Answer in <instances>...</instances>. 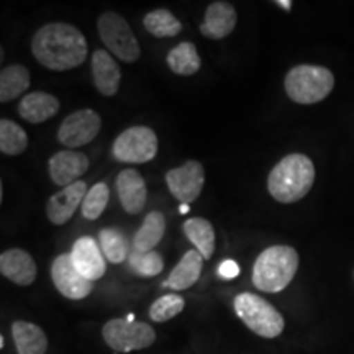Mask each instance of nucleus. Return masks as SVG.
<instances>
[{"label": "nucleus", "mask_w": 354, "mask_h": 354, "mask_svg": "<svg viewBox=\"0 0 354 354\" xmlns=\"http://www.w3.org/2000/svg\"><path fill=\"white\" fill-rule=\"evenodd\" d=\"M88 169V158L79 151H59L48 162L51 180L59 187L77 183L79 177Z\"/></svg>", "instance_id": "14"}, {"label": "nucleus", "mask_w": 354, "mask_h": 354, "mask_svg": "<svg viewBox=\"0 0 354 354\" xmlns=\"http://www.w3.org/2000/svg\"><path fill=\"white\" fill-rule=\"evenodd\" d=\"M110 198L109 185L104 183L95 184L94 187L88 189L86 198H84L81 205V214L87 220H97L104 214L105 207H107Z\"/></svg>", "instance_id": "31"}, {"label": "nucleus", "mask_w": 354, "mask_h": 354, "mask_svg": "<svg viewBox=\"0 0 354 354\" xmlns=\"http://www.w3.org/2000/svg\"><path fill=\"white\" fill-rule=\"evenodd\" d=\"M286 94L295 104H318L331 94L335 87V76L328 68L315 64H299L287 73Z\"/></svg>", "instance_id": "4"}, {"label": "nucleus", "mask_w": 354, "mask_h": 354, "mask_svg": "<svg viewBox=\"0 0 354 354\" xmlns=\"http://www.w3.org/2000/svg\"><path fill=\"white\" fill-rule=\"evenodd\" d=\"M238 21V13L228 2H214L207 7L205 19L201 25L203 37L210 39H223L233 32Z\"/></svg>", "instance_id": "17"}, {"label": "nucleus", "mask_w": 354, "mask_h": 354, "mask_svg": "<svg viewBox=\"0 0 354 354\" xmlns=\"http://www.w3.org/2000/svg\"><path fill=\"white\" fill-rule=\"evenodd\" d=\"M233 307L240 320L261 338H277L286 328L281 312L268 300L251 292L238 294L233 300Z\"/></svg>", "instance_id": "5"}, {"label": "nucleus", "mask_w": 354, "mask_h": 354, "mask_svg": "<svg viewBox=\"0 0 354 354\" xmlns=\"http://www.w3.org/2000/svg\"><path fill=\"white\" fill-rule=\"evenodd\" d=\"M92 77H94L95 88L102 95L112 97L118 92L122 71L109 51L97 50L92 55Z\"/></svg>", "instance_id": "18"}, {"label": "nucleus", "mask_w": 354, "mask_h": 354, "mask_svg": "<svg viewBox=\"0 0 354 354\" xmlns=\"http://www.w3.org/2000/svg\"><path fill=\"white\" fill-rule=\"evenodd\" d=\"M28 148V136L15 122L0 120V151L7 156H19Z\"/></svg>", "instance_id": "27"}, {"label": "nucleus", "mask_w": 354, "mask_h": 354, "mask_svg": "<svg viewBox=\"0 0 354 354\" xmlns=\"http://www.w3.org/2000/svg\"><path fill=\"white\" fill-rule=\"evenodd\" d=\"M59 99L55 95L46 94V92H32L26 94L19 104V113L24 120L38 125L59 112Z\"/></svg>", "instance_id": "19"}, {"label": "nucleus", "mask_w": 354, "mask_h": 354, "mask_svg": "<svg viewBox=\"0 0 354 354\" xmlns=\"http://www.w3.org/2000/svg\"><path fill=\"white\" fill-rule=\"evenodd\" d=\"M30 87V73L25 66L10 64L0 73V102H10Z\"/></svg>", "instance_id": "25"}, {"label": "nucleus", "mask_w": 354, "mask_h": 354, "mask_svg": "<svg viewBox=\"0 0 354 354\" xmlns=\"http://www.w3.org/2000/svg\"><path fill=\"white\" fill-rule=\"evenodd\" d=\"M315 183V166L302 153L282 158L268 177V190L281 203H294L304 198Z\"/></svg>", "instance_id": "2"}, {"label": "nucleus", "mask_w": 354, "mask_h": 354, "mask_svg": "<svg viewBox=\"0 0 354 354\" xmlns=\"http://www.w3.org/2000/svg\"><path fill=\"white\" fill-rule=\"evenodd\" d=\"M51 279L56 290L66 299L82 300L94 289V282L84 277L74 266L71 254H59L53 261Z\"/></svg>", "instance_id": "10"}, {"label": "nucleus", "mask_w": 354, "mask_h": 354, "mask_svg": "<svg viewBox=\"0 0 354 354\" xmlns=\"http://www.w3.org/2000/svg\"><path fill=\"white\" fill-rule=\"evenodd\" d=\"M166 184L180 205H190L201 196L205 184V171L198 161H187L166 174Z\"/></svg>", "instance_id": "11"}, {"label": "nucleus", "mask_w": 354, "mask_h": 354, "mask_svg": "<svg viewBox=\"0 0 354 354\" xmlns=\"http://www.w3.org/2000/svg\"><path fill=\"white\" fill-rule=\"evenodd\" d=\"M0 272L13 284L25 287L33 284L38 269L32 254L20 248H13L0 254Z\"/></svg>", "instance_id": "15"}, {"label": "nucleus", "mask_w": 354, "mask_h": 354, "mask_svg": "<svg viewBox=\"0 0 354 354\" xmlns=\"http://www.w3.org/2000/svg\"><path fill=\"white\" fill-rule=\"evenodd\" d=\"M102 120L94 110H77L64 118L57 130V140L68 148H79L91 143L99 135Z\"/></svg>", "instance_id": "9"}, {"label": "nucleus", "mask_w": 354, "mask_h": 354, "mask_svg": "<svg viewBox=\"0 0 354 354\" xmlns=\"http://www.w3.org/2000/svg\"><path fill=\"white\" fill-rule=\"evenodd\" d=\"M71 259H73L77 271L92 282L104 277L105 271H107L105 256L99 250V245H97L94 238L91 236H82L74 243L73 251H71Z\"/></svg>", "instance_id": "13"}, {"label": "nucleus", "mask_w": 354, "mask_h": 354, "mask_svg": "<svg viewBox=\"0 0 354 354\" xmlns=\"http://www.w3.org/2000/svg\"><path fill=\"white\" fill-rule=\"evenodd\" d=\"M128 266L136 276L141 277H154L158 274H161L165 269V261H162L161 254L156 251L151 253H138V251H133L128 256Z\"/></svg>", "instance_id": "30"}, {"label": "nucleus", "mask_w": 354, "mask_h": 354, "mask_svg": "<svg viewBox=\"0 0 354 354\" xmlns=\"http://www.w3.org/2000/svg\"><path fill=\"white\" fill-rule=\"evenodd\" d=\"M166 220L161 212H149L133 238V246L138 253H151L153 248L165 236Z\"/></svg>", "instance_id": "22"}, {"label": "nucleus", "mask_w": 354, "mask_h": 354, "mask_svg": "<svg viewBox=\"0 0 354 354\" xmlns=\"http://www.w3.org/2000/svg\"><path fill=\"white\" fill-rule=\"evenodd\" d=\"M277 6H281V7H284L286 10H290V7H292V2L290 0H286V2H282V0H279V2H276Z\"/></svg>", "instance_id": "33"}, {"label": "nucleus", "mask_w": 354, "mask_h": 354, "mask_svg": "<svg viewBox=\"0 0 354 354\" xmlns=\"http://www.w3.org/2000/svg\"><path fill=\"white\" fill-rule=\"evenodd\" d=\"M100 39L107 50L122 59L123 63H135L140 57V44L135 33L122 15L115 12H105L97 20Z\"/></svg>", "instance_id": "7"}, {"label": "nucleus", "mask_w": 354, "mask_h": 354, "mask_svg": "<svg viewBox=\"0 0 354 354\" xmlns=\"http://www.w3.org/2000/svg\"><path fill=\"white\" fill-rule=\"evenodd\" d=\"M104 342L115 353H130L149 348L156 342V331L145 322L113 318L102 328Z\"/></svg>", "instance_id": "6"}, {"label": "nucleus", "mask_w": 354, "mask_h": 354, "mask_svg": "<svg viewBox=\"0 0 354 354\" xmlns=\"http://www.w3.org/2000/svg\"><path fill=\"white\" fill-rule=\"evenodd\" d=\"M102 253L110 263L120 264L128 258V241L122 232L115 228H105L99 234Z\"/></svg>", "instance_id": "28"}, {"label": "nucleus", "mask_w": 354, "mask_h": 354, "mask_svg": "<svg viewBox=\"0 0 354 354\" xmlns=\"http://www.w3.org/2000/svg\"><path fill=\"white\" fill-rule=\"evenodd\" d=\"M183 230L189 241L196 246V250L203 256V259H210L215 251V230L205 218H189L184 221Z\"/></svg>", "instance_id": "23"}, {"label": "nucleus", "mask_w": 354, "mask_h": 354, "mask_svg": "<svg viewBox=\"0 0 354 354\" xmlns=\"http://www.w3.org/2000/svg\"><path fill=\"white\" fill-rule=\"evenodd\" d=\"M12 338L17 354H44L48 349L46 333L35 323L25 320L13 322Z\"/></svg>", "instance_id": "21"}, {"label": "nucleus", "mask_w": 354, "mask_h": 354, "mask_svg": "<svg viewBox=\"0 0 354 354\" xmlns=\"http://www.w3.org/2000/svg\"><path fill=\"white\" fill-rule=\"evenodd\" d=\"M238 274H240V268H238V264L233 259L223 261L218 266V276L221 279H234Z\"/></svg>", "instance_id": "32"}, {"label": "nucleus", "mask_w": 354, "mask_h": 354, "mask_svg": "<svg viewBox=\"0 0 354 354\" xmlns=\"http://www.w3.org/2000/svg\"><path fill=\"white\" fill-rule=\"evenodd\" d=\"M32 53L46 69L69 71L81 66L87 57L86 37L69 24H48L32 39Z\"/></svg>", "instance_id": "1"}, {"label": "nucleus", "mask_w": 354, "mask_h": 354, "mask_svg": "<svg viewBox=\"0 0 354 354\" xmlns=\"http://www.w3.org/2000/svg\"><path fill=\"white\" fill-rule=\"evenodd\" d=\"M117 192L127 214L136 215L145 209L148 190H146L145 179L136 169H125L118 174Z\"/></svg>", "instance_id": "16"}, {"label": "nucleus", "mask_w": 354, "mask_h": 354, "mask_svg": "<svg viewBox=\"0 0 354 354\" xmlns=\"http://www.w3.org/2000/svg\"><path fill=\"white\" fill-rule=\"evenodd\" d=\"M88 192L84 180L68 185L56 192L46 203V216L53 225H64L71 220L79 205H82L84 198Z\"/></svg>", "instance_id": "12"}, {"label": "nucleus", "mask_w": 354, "mask_h": 354, "mask_svg": "<svg viewBox=\"0 0 354 354\" xmlns=\"http://www.w3.org/2000/svg\"><path fill=\"white\" fill-rule=\"evenodd\" d=\"M143 25L146 32L151 33L156 38L177 37L183 30L180 21L166 8H156V10L146 13Z\"/></svg>", "instance_id": "26"}, {"label": "nucleus", "mask_w": 354, "mask_h": 354, "mask_svg": "<svg viewBox=\"0 0 354 354\" xmlns=\"http://www.w3.org/2000/svg\"><path fill=\"white\" fill-rule=\"evenodd\" d=\"M185 307V300L177 294H166L158 300H154L149 307L148 315L151 318V322L156 323H165L169 322L171 318H174L183 312Z\"/></svg>", "instance_id": "29"}, {"label": "nucleus", "mask_w": 354, "mask_h": 354, "mask_svg": "<svg viewBox=\"0 0 354 354\" xmlns=\"http://www.w3.org/2000/svg\"><path fill=\"white\" fill-rule=\"evenodd\" d=\"M299 269V253L292 246L274 245L258 256L253 266V284L258 290L277 294L289 287Z\"/></svg>", "instance_id": "3"}, {"label": "nucleus", "mask_w": 354, "mask_h": 354, "mask_svg": "<svg viewBox=\"0 0 354 354\" xmlns=\"http://www.w3.org/2000/svg\"><path fill=\"white\" fill-rule=\"evenodd\" d=\"M166 63L177 76H194L201 69L202 59L198 56L196 44L184 41L167 53Z\"/></svg>", "instance_id": "24"}, {"label": "nucleus", "mask_w": 354, "mask_h": 354, "mask_svg": "<svg viewBox=\"0 0 354 354\" xmlns=\"http://www.w3.org/2000/svg\"><path fill=\"white\" fill-rule=\"evenodd\" d=\"M203 256L197 250H190L183 256V259L172 269L169 277L166 279L165 287L176 292L190 289L198 281L202 272Z\"/></svg>", "instance_id": "20"}, {"label": "nucleus", "mask_w": 354, "mask_h": 354, "mask_svg": "<svg viewBox=\"0 0 354 354\" xmlns=\"http://www.w3.org/2000/svg\"><path fill=\"white\" fill-rule=\"evenodd\" d=\"M179 212H180V214H187V212H189V205H180Z\"/></svg>", "instance_id": "34"}, {"label": "nucleus", "mask_w": 354, "mask_h": 354, "mask_svg": "<svg viewBox=\"0 0 354 354\" xmlns=\"http://www.w3.org/2000/svg\"><path fill=\"white\" fill-rule=\"evenodd\" d=\"M158 153V136L149 127H131L118 135L112 146L117 161L128 165H145Z\"/></svg>", "instance_id": "8"}, {"label": "nucleus", "mask_w": 354, "mask_h": 354, "mask_svg": "<svg viewBox=\"0 0 354 354\" xmlns=\"http://www.w3.org/2000/svg\"><path fill=\"white\" fill-rule=\"evenodd\" d=\"M3 343H6V339H3V336H0V348H3Z\"/></svg>", "instance_id": "35"}]
</instances>
